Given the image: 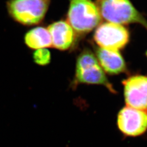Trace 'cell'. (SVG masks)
<instances>
[{
  "instance_id": "cell-7",
  "label": "cell",
  "mask_w": 147,
  "mask_h": 147,
  "mask_svg": "<svg viewBox=\"0 0 147 147\" xmlns=\"http://www.w3.org/2000/svg\"><path fill=\"white\" fill-rule=\"evenodd\" d=\"M126 106L147 112V76L135 75L122 81Z\"/></svg>"
},
{
  "instance_id": "cell-6",
  "label": "cell",
  "mask_w": 147,
  "mask_h": 147,
  "mask_svg": "<svg viewBox=\"0 0 147 147\" xmlns=\"http://www.w3.org/2000/svg\"><path fill=\"white\" fill-rule=\"evenodd\" d=\"M117 125L124 136H141L147 130V112L125 106L118 113Z\"/></svg>"
},
{
  "instance_id": "cell-3",
  "label": "cell",
  "mask_w": 147,
  "mask_h": 147,
  "mask_svg": "<svg viewBox=\"0 0 147 147\" xmlns=\"http://www.w3.org/2000/svg\"><path fill=\"white\" fill-rule=\"evenodd\" d=\"M102 19L118 25L138 24L147 30V20L130 0H96Z\"/></svg>"
},
{
  "instance_id": "cell-4",
  "label": "cell",
  "mask_w": 147,
  "mask_h": 147,
  "mask_svg": "<svg viewBox=\"0 0 147 147\" xmlns=\"http://www.w3.org/2000/svg\"><path fill=\"white\" fill-rule=\"evenodd\" d=\"M50 0H9L7 9L16 22L26 26L35 25L43 20Z\"/></svg>"
},
{
  "instance_id": "cell-12",
  "label": "cell",
  "mask_w": 147,
  "mask_h": 147,
  "mask_svg": "<svg viewBox=\"0 0 147 147\" xmlns=\"http://www.w3.org/2000/svg\"></svg>"
},
{
  "instance_id": "cell-5",
  "label": "cell",
  "mask_w": 147,
  "mask_h": 147,
  "mask_svg": "<svg viewBox=\"0 0 147 147\" xmlns=\"http://www.w3.org/2000/svg\"><path fill=\"white\" fill-rule=\"evenodd\" d=\"M128 30L123 25L111 22L101 24L95 30L93 39L98 47L119 51L129 41Z\"/></svg>"
},
{
  "instance_id": "cell-1",
  "label": "cell",
  "mask_w": 147,
  "mask_h": 147,
  "mask_svg": "<svg viewBox=\"0 0 147 147\" xmlns=\"http://www.w3.org/2000/svg\"><path fill=\"white\" fill-rule=\"evenodd\" d=\"M81 84L102 86L111 93H117L101 67L95 53L88 49L84 50L77 57L75 73L70 87L75 90Z\"/></svg>"
},
{
  "instance_id": "cell-2",
  "label": "cell",
  "mask_w": 147,
  "mask_h": 147,
  "mask_svg": "<svg viewBox=\"0 0 147 147\" xmlns=\"http://www.w3.org/2000/svg\"><path fill=\"white\" fill-rule=\"evenodd\" d=\"M67 22L76 34L86 35L101 24L102 18L91 0H69Z\"/></svg>"
},
{
  "instance_id": "cell-9",
  "label": "cell",
  "mask_w": 147,
  "mask_h": 147,
  "mask_svg": "<svg viewBox=\"0 0 147 147\" xmlns=\"http://www.w3.org/2000/svg\"><path fill=\"white\" fill-rule=\"evenodd\" d=\"M95 55L103 70L111 75L126 72V63L119 51L95 47Z\"/></svg>"
},
{
  "instance_id": "cell-10",
  "label": "cell",
  "mask_w": 147,
  "mask_h": 147,
  "mask_svg": "<svg viewBox=\"0 0 147 147\" xmlns=\"http://www.w3.org/2000/svg\"><path fill=\"white\" fill-rule=\"evenodd\" d=\"M27 46L33 50L52 47V39L47 28L39 26L32 28L24 37Z\"/></svg>"
},
{
  "instance_id": "cell-11",
  "label": "cell",
  "mask_w": 147,
  "mask_h": 147,
  "mask_svg": "<svg viewBox=\"0 0 147 147\" xmlns=\"http://www.w3.org/2000/svg\"><path fill=\"white\" fill-rule=\"evenodd\" d=\"M33 59L38 65L45 66L51 62V53L47 48L36 50L33 54Z\"/></svg>"
},
{
  "instance_id": "cell-8",
  "label": "cell",
  "mask_w": 147,
  "mask_h": 147,
  "mask_svg": "<svg viewBox=\"0 0 147 147\" xmlns=\"http://www.w3.org/2000/svg\"><path fill=\"white\" fill-rule=\"evenodd\" d=\"M52 39V47L61 51L70 49L74 45L76 34L67 21L59 20L48 28Z\"/></svg>"
}]
</instances>
